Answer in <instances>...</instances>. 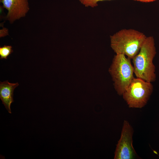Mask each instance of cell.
Returning <instances> with one entry per match:
<instances>
[{"mask_svg": "<svg viewBox=\"0 0 159 159\" xmlns=\"http://www.w3.org/2000/svg\"><path fill=\"white\" fill-rule=\"evenodd\" d=\"M156 53L153 37H147L139 52L132 59L136 77L150 82L155 80V68L153 60Z\"/></svg>", "mask_w": 159, "mask_h": 159, "instance_id": "1", "label": "cell"}, {"mask_svg": "<svg viewBox=\"0 0 159 159\" xmlns=\"http://www.w3.org/2000/svg\"><path fill=\"white\" fill-rule=\"evenodd\" d=\"M147 37L133 29H123L110 36V46L116 54L132 59L139 52Z\"/></svg>", "mask_w": 159, "mask_h": 159, "instance_id": "2", "label": "cell"}, {"mask_svg": "<svg viewBox=\"0 0 159 159\" xmlns=\"http://www.w3.org/2000/svg\"><path fill=\"white\" fill-rule=\"evenodd\" d=\"M130 59L124 54H116L109 68L115 89L120 95H122L134 78Z\"/></svg>", "mask_w": 159, "mask_h": 159, "instance_id": "3", "label": "cell"}, {"mask_svg": "<svg viewBox=\"0 0 159 159\" xmlns=\"http://www.w3.org/2000/svg\"><path fill=\"white\" fill-rule=\"evenodd\" d=\"M153 90L151 82L134 77L122 95L129 107L141 108L147 103Z\"/></svg>", "mask_w": 159, "mask_h": 159, "instance_id": "4", "label": "cell"}, {"mask_svg": "<svg viewBox=\"0 0 159 159\" xmlns=\"http://www.w3.org/2000/svg\"><path fill=\"white\" fill-rule=\"evenodd\" d=\"M133 129L127 120H124L120 138L118 142L115 153V159H132L136 156L133 147Z\"/></svg>", "mask_w": 159, "mask_h": 159, "instance_id": "5", "label": "cell"}, {"mask_svg": "<svg viewBox=\"0 0 159 159\" xmlns=\"http://www.w3.org/2000/svg\"><path fill=\"white\" fill-rule=\"evenodd\" d=\"M1 2L8 11L6 18L11 23L25 16L29 9L28 0H3Z\"/></svg>", "mask_w": 159, "mask_h": 159, "instance_id": "6", "label": "cell"}, {"mask_svg": "<svg viewBox=\"0 0 159 159\" xmlns=\"http://www.w3.org/2000/svg\"><path fill=\"white\" fill-rule=\"evenodd\" d=\"M19 85L18 82L10 83L8 80L0 82V98L2 103L10 114L11 113V105L14 102V91Z\"/></svg>", "mask_w": 159, "mask_h": 159, "instance_id": "7", "label": "cell"}, {"mask_svg": "<svg viewBox=\"0 0 159 159\" xmlns=\"http://www.w3.org/2000/svg\"><path fill=\"white\" fill-rule=\"evenodd\" d=\"M13 52L11 46L4 45L0 47V59H6L7 57Z\"/></svg>", "mask_w": 159, "mask_h": 159, "instance_id": "8", "label": "cell"}, {"mask_svg": "<svg viewBox=\"0 0 159 159\" xmlns=\"http://www.w3.org/2000/svg\"><path fill=\"white\" fill-rule=\"evenodd\" d=\"M83 5L86 7L94 8L98 5V2L105 0H78Z\"/></svg>", "mask_w": 159, "mask_h": 159, "instance_id": "9", "label": "cell"}, {"mask_svg": "<svg viewBox=\"0 0 159 159\" xmlns=\"http://www.w3.org/2000/svg\"><path fill=\"white\" fill-rule=\"evenodd\" d=\"M134 0L140 1L142 2H153V1H155L157 0Z\"/></svg>", "mask_w": 159, "mask_h": 159, "instance_id": "10", "label": "cell"}, {"mask_svg": "<svg viewBox=\"0 0 159 159\" xmlns=\"http://www.w3.org/2000/svg\"><path fill=\"white\" fill-rule=\"evenodd\" d=\"M3 0H0V1L1 2Z\"/></svg>", "mask_w": 159, "mask_h": 159, "instance_id": "11", "label": "cell"}]
</instances>
